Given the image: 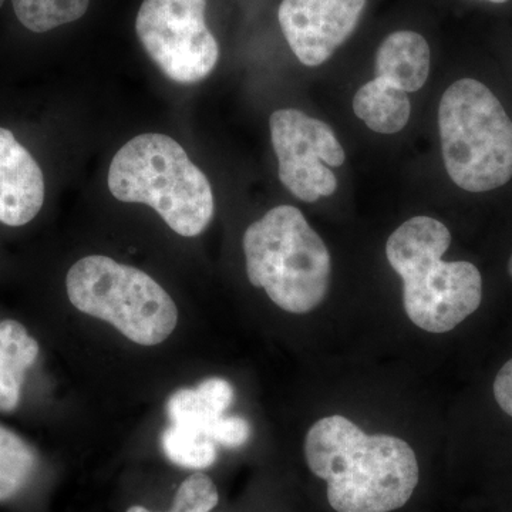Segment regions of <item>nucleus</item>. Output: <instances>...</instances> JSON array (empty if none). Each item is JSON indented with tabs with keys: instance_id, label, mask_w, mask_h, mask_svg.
Here are the masks:
<instances>
[{
	"instance_id": "14",
	"label": "nucleus",
	"mask_w": 512,
	"mask_h": 512,
	"mask_svg": "<svg viewBox=\"0 0 512 512\" xmlns=\"http://www.w3.org/2000/svg\"><path fill=\"white\" fill-rule=\"evenodd\" d=\"M353 110L370 130L394 134L409 123L412 104L406 92L376 77L360 87L353 99Z\"/></svg>"
},
{
	"instance_id": "1",
	"label": "nucleus",
	"mask_w": 512,
	"mask_h": 512,
	"mask_svg": "<svg viewBox=\"0 0 512 512\" xmlns=\"http://www.w3.org/2000/svg\"><path fill=\"white\" fill-rule=\"evenodd\" d=\"M305 457L312 473L328 483L330 507L338 512L399 510L419 484L416 453L406 441L369 436L342 416L313 424Z\"/></svg>"
},
{
	"instance_id": "5",
	"label": "nucleus",
	"mask_w": 512,
	"mask_h": 512,
	"mask_svg": "<svg viewBox=\"0 0 512 512\" xmlns=\"http://www.w3.org/2000/svg\"><path fill=\"white\" fill-rule=\"evenodd\" d=\"M444 165L451 180L470 192L503 187L512 178V121L483 83L461 79L440 101Z\"/></svg>"
},
{
	"instance_id": "3",
	"label": "nucleus",
	"mask_w": 512,
	"mask_h": 512,
	"mask_svg": "<svg viewBox=\"0 0 512 512\" xmlns=\"http://www.w3.org/2000/svg\"><path fill=\"white\" fill-rule=\"evenodd\" d=\"M114 198L154 208L181 237H197L214 217L210 181L174 138L141 134L114 156L109 170Z\"/></svg>"
},
{
	"instance_id": "12",
	"label": "nucleus",
	"mask_w": 512,
	"mask_h": 512,
	"mask_svg": "<svg viewBox=\"0 0 512 512\" xmlns=\"http://www.w3.org/2000/svg\"><path fill=\"white\" fill-rule=\"evenodd\" d=\"M232 400L234 389L231 383L220 377H212L202 382L197 389L175 392L168 400V417L173 426L197 431L212 441L215 429Z\"/></svg>"
},
{
	"instance_id": "7",
	"label": "nucleus",
	"mask_w": 512,
	"mask_h": 512,
	"mask_svg": "<svg viewBox=\"0 0 512 512\" xmlns=\"http://www.w3.org/2000/svg\"><path fill=\"white\" fill-rule=\"evenodd\" d=\"M207 0H144L138 40L173 82H201L217 66L220 46L205 22Z\"/></svg>"
},
{
	"instance_id": "4",
	"label": "nucleus",
	"mask_w": 512,
	"mask_h": 512,
	"mask_svg": "<svg viewBox=\"0 0 512 512\" xmlns=\"http://www.w3.org/2000/svg\"><path fill=\"white\" fill-rule=\"evenodd\" d=\"M244 252L249 282L284 311L303 315L328 295V248L298 208L279 205L249 225Z\"/></svg>"
},
{
	"instance_id": "18",
	"label": "nucleus",
	"mask_w": 512,
	"mask_h": 512,
	"mask_svg": "<svg viewBox=\"0 0 512 512\" xmlns=\"http://www.w3.org/2000/svg\"><path fill=\"white\" fill-rule=\"evenodd\" d=\"M218 491L210 477L192 474L178 488L170 512H210L217 507ZM127 512H151L141 505L128 508Z\"/></svg>"
},
{
	"instance_id": "17",
	"label": "nucleus",
	"mask_w": 512,
	"mask_h": 512,
	"mask_svg": "<svg viewBox=\"0 0 512 512\" xmlns=\"http://www.w3.org/2000/svg\"><path fill=\"white\" fill-rule=\"evenodd\" d=\"M161 444L165 456L177 466L204 470L217 461V444L197 431L171 426L164 431Z\"/></svg>"
},
{
	"instance_id": "21",
	"label": "nucleus",
	"mask_w": 512,
	"mask_h": 512,
	"mask_svg": "<svg viewBox=\"0 0 512 512\" xmlns=\"http://www.w3.org/2000/svg\"><path fill=\"white\" fill-rule=\"evenodd\" d=\"M508 272H510L511 278H512V255L510 258V262H508Z\"/></svg>"
},
{
	"instance_id": "20",
	"label": "nucleus",
	"mask_w": 512,
	"mask_h": 512,
	"mask_svg": "<svg viewBox=\"0 0 512 512\" xmlns=\"http://www.w3.org/2000/svg\"><path fill=\"white\" fill-rule=\"evenodd\" d=\"M494 397L501 410L512 417V359L501 367L495 377Z\"/></svg>"
},
{
	"instance_id": "8",
	"label": "nucleus",
	"mask_w": 512,
	"mask_h": 512,
	"mask_svg": "<svg viewBox=\"0 0 512 512\" xmlns=\"http://www.w3.org/2000/svg\"><path fill=\"white\" fill-rule=\"evenodd\" d=\"M269 127L281 183L305 202L330 197L338 178L329 167L345 163V151L332 128L293 109L276 110Z\"/></svg>"
},
{
	"instance_id": "13",
	"label": "nucleus",
	"mask_w": 512,
	"mask_h": 512,
	"mask_svg": "<svg viewBox=\"0 0 512 512\" xmlns=\"http://www.w3.org/2000/svg\"><path fill=\"white\" fill-rule=\"evenodd\" d=\"M37 355L39 345L22 323L0 322V412H12L18 406L26 370Z\"/></svg>"
},
{
	"instance_id": "23",
	"label": "nucleus",
	"mask_w": 512,
	"mask_h": 512,
	"mask_svg": "<svg viewBox=\"0 0 512 512\" xmlns=\"http://www.w3.org/2000/svg\"><path fill=\"white\" fill-rule=\"evenodd\" d=\"M3 2H5V0H0V8H2Z\"/></svg>"
},
{
	"instance_id": "2",
	"label": "nucleus",
	"mask_w": 512,
	"mask_h": 512,
	"mask_svg": "<svg viewBox=\"0 0 512 512\" xmlns=\"http://www.w3.org/2000/svg\"><path fill=\"white\" fill-rule=\"evenodd\" d=\"M451 234L431 217H414L386 244L387 261L403 279V303L417 328L447 333L480 308L483 278L467 261L446 262Z\"/></svg>"
},
{
	"instance_id": "10",
	"label": "nucleus",
	"mask_w": 512,
	"mask_h": 512,
	"mask_svg": "<svg viewBox=\"0 0 512 512\" xmlns=\"http://www.w3.org/2000/svg\"><path fill=\"white\" fill-rule=\"evenodd\" d=\"M45 202V178L32 154L12 131L0 127V222L28 224Z\"/></svg>"
},
{
	"instance_id": "6",
	"label": "nucleus",
	"mask_w": 512,
	"mask_h": 512,
	"mask_svg": "<svg viewBox=\"0 0 512 512\" xmlns=\"http://www.w3.org/2000/svg\"><path fill=\"white\" fill-rule=\"evenodd\" d=\"M66 288L74 308L106 320L138 345H160L177 326V305L163 286L107 256L77 261L67 272Z\"/></svg>"
},
{
	"instance_id": "19",
	"label": "nucleus",
	"mask_w": 512,
	"mask_h": 512,
	"mask_svg": "<svg viewBox=\"0 0 512 512\" xmlns=\"http://www.w3.org/2000/svg\"><path fill=\"white\" fill-rule=\"evenodd\" d=\"M251 437V426L241 417H222L212 441L228 448L244 446Z\"/></svg>"
},
{
	"instance_id": "16",
	"label": "nucleus",
	"mask_w": 512,
	"mask_h": 512,
	"mask_svg": "<svg viewBox=\"0 0 512 512\" xmlns=\"http://www.w3.org/2000/svg\"><path fill=\"white\" fill-rule=\"evenodd\" d=\"M12 3L26 29L45 33L82 19L90 0H12Z\"/></svg>"
},
{
	"instance_id": "11",
	"label": "nucleus",
	"mask_w": 512,
	"mask_h": 512,
	"mask_svg": "<svg viewBox=\"0 0 512 512\" xmlns=\"http://www.w3.org/2000/svg\"><path fill=\"white\" fill-rule=\"evenodd\" d=\"M430 47L423 36L400 30L387 36L376 53V77L406 93L420 90L429 79Z\"/></svg>"
},
{
	"instance_id": "9",
	"label": "nucleus",
	"mask_w": 512,
	"mask_h": 512,
	"mask_svg": "<svg viewBox=\"0 0 512 512\" xmlns=\"http://www.w3.org/2000/svg\"><path fill=\"white\" fill-rule=\"evenodd\" d=\"M366 0H282L278 19L299 62L320 66L355 32Z\"/></svg>"
},
{
	"instance_id": "22",
	"label": "nucleus",
	"mask_w": 512,
	"mask_h": 512,
	"mask_svg": "<svg viewBox=\"0 0 512 512\" xmlns=\"http://www.w3.org/2000/svg\"><path fill=\"white\" fill-rule=\"evenodd\" d=\"M488 2H493V3H505V2H508V0H488Z\"/></svg>"
},
{
	"instance_id": "15",
	"label": "nucleus",
	"mask_w": 512,
	"mask_h": 512,
	"mask_svg": "<svg viewBox=\"0 0 512 512\" xmlns=\"http://www.w3.org/2000/svg\"><path fill=\"white\" fill-rule=\"evenodd\" d=\"M36 463L33 448L18 434L0 426V501L10 500L26 487Z\"/></svg>"
}]
</instances>
